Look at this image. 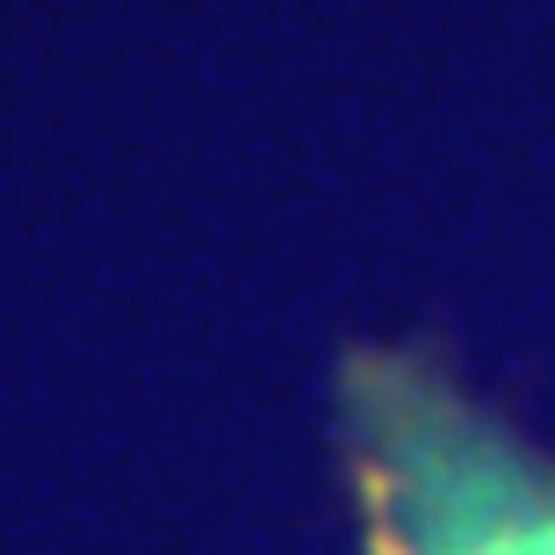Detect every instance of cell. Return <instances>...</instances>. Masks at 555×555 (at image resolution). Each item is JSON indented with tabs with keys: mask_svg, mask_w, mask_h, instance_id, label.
I'll use <instances>...</instances> for the list:
<instances>
[{
	"mask_svg": "<svg viewBox=\"0 0 555 555\" xmlns=\"http://www.w3.org/2000/svg\"><path fill=\"white\" fill-rule=\"evenodd\" d=\"M361 498L375 555H555V462L513 448L426 375H369Z\"/></svg>",
	"mask_w": 555,
	"mask_h": 555,
	"instance_id": "obj_1",
	"label": "cell"
}]
</instances>
